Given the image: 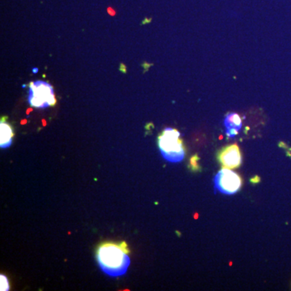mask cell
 I'll list each match as a JSON object with an SVG mask.
<instances>
[{"mask_svg":"<svg viewBox=\"0 0 291 291\" xmlns=\"http://www.w3.org/2000/svg\"><path fill=\"white\" fill-rule=\"evenodd\" d=\"M218 160L223 167L235 169L241 164L242 157L239 148L236 144L227 146L218 154Z\"/></svg>","mask_w":291,"mask_h":291,"instance_id":"5","label":"cell"},{"mask_svg":"<svg viewBox=\"0 0 291 291\" xmlns=\"http://www.w3.org/2000/svg\"><path fill=\"white\" fill-rule=\"evenodd\" d=\"M10 290L9 286L8 279L7 276L3 274L0 275V290L1 291H7Z\"/></svg>","mask_w":291,"mask_h":291,"instance_id":"8","label":"cell"},{"mask_svg":"<svg viewBox=\"0 0 291 291\" xmlns=\"http://www.w3.org/2000/svg\"><path fill=\"white\" fill-rule=\"evenodd\" d=\"M159 147L163 157L171 163L183 159L185 150L180 132L172 128H166L159 136Z\"/></svg>","mask_w":291,"mask_h":291,"instance_id":"2","label":"cell"},{"mask_svg":"<svg viewBox=\"0 0 291 291\" xmlns=\"http://www.w3.org/2000/svg\"><path fill=\"white\" fill-rule=\"evenodd\" d=\"M32 71H33V73H34V74H36V73L38 71V69L37 68H34V69L32 70Z\"/></svg>","mask_w":291,"mask_h":291,"instance_id":"9","label":"cell"},{"mask_svg":"<svg viewBox=\"0 0 291 291\" xmlns=\"http://www.w3.org/2000/svg\"><path fill=\"white\" fill-rule=\"evenodd\" d=\"M214 184L218 191L230 195L239 191L242 185V181L239 175L231 169L223 167L216 175Z\"/></svg>","mask_w":291,"mask_h":291,"instance_id":"4","label":"cell"},{"mask_svg":"<svg viewBox=\"0 0 291 291\" xmlns=\"http://www.w3.org/2000/svg\"><path fill=\"white\" fill-rule=\"evenodd\" d=\"M224 125L227 137H234L242 128V120L237 113H230L225 117Z\"/></svg>","mask_w":291,"mask_h":291,"instance_id":"6","label":"cell"},{"mask_svg":"<svg viewBox=\"0 0 291 291\" xmlns=\"http://www.w3.org/2000/svg\"><path fill=\"white\" fill-rule=\"evenodd\" d=\"M129 251L125 242L105 243L96 252V259L101 270L111 276H122L130 265Z\"/></svg>","mask_w":291,"mask_h":291,"instance_id":"1","label":"cell"},{"mask_svg":"<svg viewBox=\"0 0 291 291\" xmlns=\"http://www.w3.org/2000/svg\"><path fill=\"white\" fill-rule=\"evenodd\" d=\"M28 94L29 104L33 108H45L53 107L57 103L53 86L42 80L30 83Z\"/></svg>","mask_w":291,"mask_h":291,"instance_id":"3","label":"cell"},{"mask_svg":"<svg viewBox=\"0 0 291 291\" xmlns=\"http://www.w3.org/2000/svg\"><path fill=\"white\" fill-rule=\"evenodd\" d=\"M14 132L12 125L6 121V117H2L0 121V146L7 148L12 145Z\"/></svg>","mask_w":291,"mask_h":291,"instance_id":"7","label":"cell"}]
</instances>
